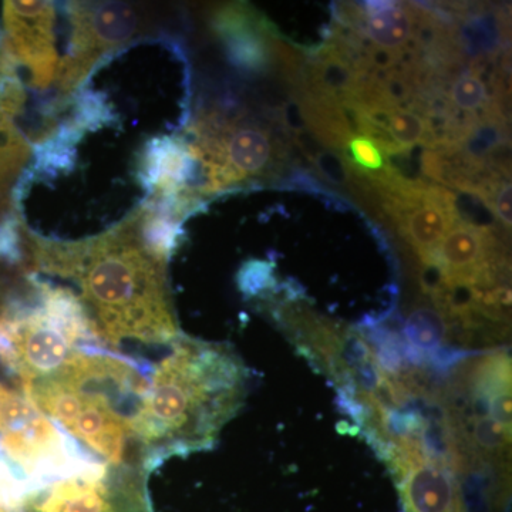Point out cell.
I'll return each mask as SVG.
<instances>
[{
	"label": "cell",
	"mask_w": 512,
	"mask_h": 512,
	"mask_svg": "<svg viewBox=\"0 0 512 512\" xmlns=\"http://www.w3.org/2000/svg\"><path fill=\"white\" fill-rule=\"evenodd\" d=\"M33 269L79 289L93 338L111 348L126 343L170 346L181 335L168 285L167 262L144 235L140 208L109 231L83 241H53L23 229Z\"/></svg>",
	"instance_id": "1"
},
{
	"label": "cell",
	"mask_w": 512,
	"mask_h": 512,
	"mask_svg": "<svg viewBox=\"0 0 512 512\" xmlns=\"http://www.w3.org/2000/svg\"><path fill=\"white\" fill-rule=\"evenodd\" d=\"M248 370L229 346L181 333L148 379L134 437L148 473L171 457L214 448L247 397Z\"/></svg>",
	"instance_id": "2"
},
{
	"label": "cell",
	"mask_w": 512,
	"mask_h": 512,
	"mask_svg": "<svg viewBox=\"0 0 512 512\" xmlns=\"http://www.w3.org/2000/svg\"><path fill=\"white\" fill-rule=\"evenodd\" d=\"M148 380L133 362L103 350L77 349L52 375L23 386L43 416L109 466L143 467L134 419Z\"/></svg>",
	"instance_id": "3"
},
{
	"label": "cell",
	"mask_w": 512,
	"mask_h": 512,
	"mask_svg": "<svg viewBox=\"0 0 512 512\" xmlns=\"http://www.w3.org/2000/svg\"><path fill=\"white\" fill-rule=\"evenodd\" d=\"M42 308L0 319V359L15 370L23 386L55 373L93 336L83 308L73 292L36 284Z\"/></svg>",
	"instance_id": "4"
},
{
	"label": "cell",
	"mask_w": 512,
	"mask_h": 512,
	"mask_svg": "<svg viewBox=\"0 0 512 512\" xmlns=\"http://www.w3.org/2000/svg\"><path fill=\"white\" fill-rule=\"evenodd\" d=\"M72 37L56 73L60 100L89 79L94 64L119 47L153 30V18L126 2H74L67 6Z\"/></svg>",
	"instance_id": "5"
},
{
	"label": "cell",
	"mask_w": 512,
	"mask_h": 512,
	"mask_svg": "<svg viewBox=\"0 0 512 512\" xmlns=\"http://www.w3.org/2000/svg\"><path fill=\"white\" fill-rule=\"evenodd\" d=\"M148 471L121 464H94L60 478L22 501L23 512H154L147 491Z\"/></svg>",
	"instance_id": "6"
},
{
	"label": "cell",
	"mask_w": 512,
	"mask_h": 512,
	"mask_svg": "<svg viewBox=\"0 0 512 512\" xmlns=\"http://www.w3.org/2000/svg\"><path fill=\"white\" fill-rule=\"evenodd\" d=\"M402 491L406 512H463L456 468L431 456L421 439H407L382 454Z\"/></svg>",
	"instance_id": "7"
},
{
	"label": "cell",
	"mask_w": 512,
	"mask_h": 512,
	"mask_svg": "<svg viewBox=\"0 0 512 512\" xmlns=\"http://www.w3.org/2000/svg\"><path fill=\"white\" fill-rule=\"evenodd\" d=\"M55 20L56 8L50 2L3 3V39L16 63L28 69L30 86L35 89H47L56 80Z\"/></svg>",
	"instance_id": "8"
},
{
	"label": "cell",
	"mask_w": 512,
	"mask_h": 512,
	"mask_svg": "<svg viewBox=\"0 0 512 512\" xmlns=\"http://www.w3.org/2000/svg\"><path fill=\"white\" fill-rule=\"evenodd\" d=\"M400 237L413 249L423 265H431L434 252L451 228L461 220L454 192L439 184H429L423 200L386 212Z\"/></svg>",
	"instance_id": "9"
},
{
	"label": "cell",
	"mask_w": 512,
	"mask_h": 512,
	"mask_svg": "<svg viewBox=\"0 0 512 512\" xmlns=\"http://www.w3.org/2000/svg\"><path fill=\"white\" fill-rule=\"evenodd\" d=\"M5 40L0 39V195L28 163L30 146L15 119L23 111L26 94Z\"/></svg>",
	"instance_id": "10"
},
{
	"label": "cell",
	"mask_w": 512,
	"mask_h": 512,
	"mask_svg": "<svg viewBox=\"0 0 512 512\" xmlns=\"http://www.w3.org/2000/svg\"><path fill=\"white\" fill-rule=\"evenodd\" d=\"M362 23L353 32L369 40L370 46L387 52H419L421 9L419 3L366 2L362 3Z\"/></svg>",
	"instance_id": "11"
},
{
	"label": "cell",
	"mask_w": 512,
	"mask_h": 512,
	"mask_svg": "<svg viewBox=\"0 0 512 512\" xmlns=\"http://www.w3.org/2000/svg\"><path fill=\"white\" fill-rule=\"evenodd\" d=\"M448 332L447 319L437 309L420 306L410 313L404 325V342L414 367L434 362L437 365L439 350Z\"/></svg>",
	"instance_id": "12"
},
{
	"label": "cell",
	"mask_w": 512,
	"mask_h": 512,
	"mask_svg": "<svg viewBox=\"0 0 512 512\" xmlns=\"http://www.w3.org/2000/svg\"><path fill=\"white\" fill-rule=\"evenodd\" d=\"M383 131L404 154L416 146H426L429 150L439 147V138L430 121L412 109L396 107L387 111Z\"/></svg>",
	"instance_id": "13"
},
{
	"label": "cell",
	"mask_w": 512,
	"mask_h": 512,
	"mask_svg": "<svg viewBox=\"0 0 512 512\" xmlns=\"http://www.w3.org/2000/svg\"><path fill=\"white\" fill-rule=\"evenodd\" d=\"M26 403H28L26 397L10 392L8 387L0 383V433L6 429L10 421L22 412Z\"/></svg>",
	"instance_id": "14"
},
{
	"label": "cell",
	"mask_w": 512,
	"mask_h": 512,
	"mask_svg": "<svg viewBox=\"0 0 512 512\" xmlns=\"http://www.w3.org/2000/svg\"><path fill=\"white\" fill-rule=\"evenodd\" d=\"M488 208L497 214L498 220L503 222L505 228H511V183L503 181L500 187L491 195L487 204Z\"/></svg>",
	"instance_id": "15"
}]
</instances>
